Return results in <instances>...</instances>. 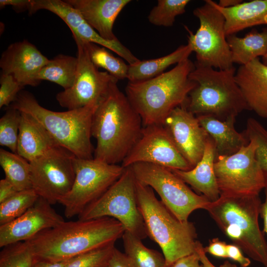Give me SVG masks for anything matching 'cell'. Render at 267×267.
<instances>
[{
  "label": "cell",
  "mask_w": 267,
  "mask_h": 267,
  "mask_svg": "<svg viewBox=\"0 0 267 267\" xmlns=\"http://www.w3.org/2000/svg\"><path fill=\"white\" fill-rule=\"evenodd\" d=\"M171 267H203L197 252L180 258Z\"/></svg>",
  "instance_id": "obj_42"
},
{
  "label": "cell",
  "mask_w": 267,
  "mask_h": 267,
  "mask_svg": "<svg viewBox=\"0 0 267 267\" xmlns=\"http://www.w3.org/2000/svg\"><path fill=\"white\" fill-rule=\"evenodd\" d=\"M262 203L259 195H221L205 210L234 244L254 261L267 267V242L259 223Z\"/></svg>",
  "instance_id": "obj_5"
},
{
  "label": "cell",
  "mask_w": 267,
  "mask_h": 267,
  "mask_svg": "<svg viewBox=\"0 0 267 267\" xmlns=\"http://www.w3.org/2000/svg\"><path fill=\"white\" fill-rule=\"evenodd\" d=\"M36 260L32 248L27 241L2 247L0 253V267H33Z\"/></svg>",
  "instance_id": "obj_34"
},
{
  "label": "cell",
  "mask_w": 267,
  "mask_h": 267,
  "mask_svg": "<svg viewBox=\"0 0 267 267\" xmlns=\"http://www.w3.org/2000/svg\"><path fill=\"white\" fill-rule=\"evenodd\" d=\"M0 165L5 177L19 191L32 188L29 161L17 153L0 149Z\"/></svg>",
  "instance_id": "obj_30"
},
{
  "label": "cell",
  "mask_w": 267,
  "mask_h": 267,
  "mask_svg": "<svg viewBox=\"0 0 267 267\" xmlns=\"http://www.w3.org/2000/svg\"><path fill=\"white\" fill-rule=\"evenodd\" d=\"M215 159L214 144L209 137L202 158L195 167L187 171H171L186 184L202 193L210 202H215L220 197L214 170Z\"/></svg>",
  "instance_id": "obj_22"
},
{
  "label": "cell",
  "mask_w": 267,
  "mask_h": 267,
  "mask_svg": "<svg viewBox=\"0 0 267 267\" xmlns=\"http://www.w3.org/2000/svg\"><path fill=\"white\" fill-rule=\"evenodd\" d=\"M72 259L61 262H49L37 260L33 267H66Z\"/></svg>",
  "instance_id": "obj_46"
},
{
  "label": "cell",
  "mask_w": 267,
  "mask_h": 267,
  "mask_svg": "<svg viewBox=\"0 0 267 267\" xmlns=\"http://www.w3.org/2000/svg\"><path fill=\"white\" fill-rule=\"evenodd\" d=\"M189 0H158L150 11L149 22L155 26L166 27L173 26L176 17L185 12Z\"/></svg>",
  "instance_id": "obj_33"
},
{
  "label": "cell",
  "mask_w": 267,
  "mask_h": 267,
  "mask_svg": "<svg viewBox=\"0 0 267 267\" xmlns=\"http://www.w3.org/2000/svg\"><path fill=\"white\" fill-rule=\"evenodd\" d=\"M49 61L32 43L24 40L10 44L0 59L1 73L10 75L22 86H38L37 76Z\"/></svg>",
  "instance_id": "obj_19"
},
{
  "label": "cell",
  "mask_w": 267,
  "mask_h": 267,
  "mask_svg": "<svg viewBox=\"0 0 267 267\" xmlns=\"http://www.w3.org/2000/svg\"><path fill=\"white\" fill-rule=\"evenodd\" d=\"M65 220L51 205L39 197L24 214L7 223L0 225V247L27 241Z\"/></svg>",
  "instance_id": "obj_18"
},
{
  "label": "cell",
  "mask_w": 267,
  "mask_h": 267,
  "mask_svg": "<svg viewBox=\"0 0 267 267\" xmlns=\"http://www.w3.org/2000/svg\"><path fill=\"white\" fill-rule=\"evenodd\" d=\"M39 198L31 188L19 191L0 203V225L10 222L22 216L36 203Z\"/></svg>",
  "instance_id": "obj_32"
},
{
  "label": "cell",
  "mask_w": 267,
  "mask_h": 267,
  "mask_svg": "<svg viewBox=\"0 0 267 267\" xmlns=\"http://www.w3.org/2000/svg\"><path fill=\"white\" fill-rule=\"evenodd\" d=\"M234 67L228 70L195 65L189 78L196 83L185 105L196 116H210L225 121L235 118L248 107L235 78Z\"/></svg>",
  "instance_id": "obj_7"
},
{
  "label": "cell",
  "mask_w": 267,
  "mask_h": 267,
  "mask_svg": "<svg viewBox=\"0 0 267 267\" xmlns=\"http://www.w3.org/2000/svg\"><path fill=\"white\" fill-rule=\"evenodd\" d=\"M98 103L56 112L42 106L33 94L21 90L10 107L32 117L58 146L77 158L91 159L94 150L91 142V124Z\"/></svg>",
  "instance_id": "obj_4"
},
{
  "label": "cell",
  "mask_w": 267,
  "mask_h": 267,
  "mask_svg": "<svg viewBox=\"0 0 267 267\" xmlns=\"http://www.w3.org/2000/svg\"><path fill=\"white\" fill-rule=\"evenodd\" d=\"M212 2L224 16L226 36L252 26L267 25V0L243 1L230 8H222L217 2Z\"/></svg>",
  "instance_id": "obj_25"
},
{
  "label": "cell",
  "mask_w": 267,
  "mask_h": 267,
  "mask_svg": "<svg viewBox=\"0 0 267 267\" xmlns=\"http://www.w3.org/2000/svg\"><path fill=\"white\" fill-rule=\"evenodd\" d=\"M237 152L216 158L214 170L220 196L258 195L266 187L265 178L255 157L253 140Z\"/></svg>",
  "instance_id": "obj_12"
},
{
  "label": "cell",
  "mask_w": 267,
  "mask_h": 267,
  "mask_svg": "<svg viewBox=\"0 0 267 267\" xmlns=\"http://www.w3.org/2000/svg\"><path fill=\"white\" fill-rule=\"evenodd\" d=\"M114 244L89 252L72 259L66 267H107Z\"/></svg>",
  "instance_id": "obj_37"
},
{
  "label": "cell",
  "mask_w": 267,
  "mask_h": 267,
  "mask_svg": "<svg viewBox=\"0 0 267 267\" xmlns=\"http://www.w3.org/2000/svg\"><path fill=\"white\" fill-rule=\"evenodd\" d=\"M240 248L236 245L227 244V257L237 262L241 267H248L251 264L250 260L245 257Z\"/></svg>",
  "instance_id": "obj_41"
},
{
  "label": "cell",
  "mask_w": 267,
  "mask_h": 267,
  "mask_svg": "<svg viewBox=\"0 0 267 267\" xmlns=\"http://www.w3.org/2000/svg\"><path fill=\"white\" fill-rule=\"evenodd\" d=\"M206 253L221 258H228L227 254V244L220 240L218 238H214L209 240V244L204 247Z\"/></svg>",
  "instance_id": "obj_39"
},
{
  "label": "cell",
  "mask_w": 267,
  "mask_h": 267,
  "mask_svg": "<svg viewBox=\"0 0 267 267\" xmlns=\"http://www.w3.org/2000/svg\"><path fill=\"white\" fill-rule=\"evenodd\" d=\"M75 177L68 193L59 202L64 207L67 219L78 217L97 200L122 175L125 168L118 164H110L91 159L75 157Z\"/></svg>",
  "instance_id": "obj_11"
},
{
  "label": "cell",
  "mask_w": 267,
  "mask_h": 267,
  "mask_svg": "<svg viewBox=\"0 0 267 267\" xmlns=\"http://www.w3.org/2000/svg\"><path fill=\"white\" fill-rule=\"evenodd\" d=\"M196 252L199 255L200 261L203 267H217L208 259L206 253L204 251V247L202 243L198 241ZM219 267H238L235 264H232L228 261H224Z\"/></svg>",
  "instance_id": "obj_44"
},
{
  "label": "cell",
  "mask_w": 267,
  "mask_h": 267,
  "mask_svg": "<svg viewBox=\"0 0 267 267\" xmlns=\"http://www.w3.org/2000/svg\"><path fill=\"white\" fill-rule=\"evenodd\" d=\"M125 229L117 220L103 217L64 221L27 241L36 259L61 262L114 244Z\"/></svg>",
  "instance_id": "obj_2"
},
{
  "label": "cell",
  "mask_w": 267,
  "mask_h": 267,
  "mask_svg": "<svg viewBox=\"0 0 267 267\" xmlns=\"http://www.w3.org/2000/svg\"><path fill=\"white\" fill-rule=\"evenodd\" d=\"M196 117L213 141L216 158L234 154L249 142L243 133L235 130V118L222 121L210 116Z\"/></svg>",
  "instance_id": "obj_23"
},
{
  "label": "cell",
  "mask_w": 267,
  "mask_h": 267,
  "mask_svg": "<svg viewBox=\"0 0 267 267\" xmlns=\"http://www.w3.org/2000/svg\"><path fill=\"white\" fill-rule=\"evenodd\" d=\"M233 63L246 65L265 55L267 51V27L259 32L252 30L243 37L227 36Z\"/></svg>",
  "instance_id": "obj_26"
},
{
  "label": "cell",
  "mask_w": 267,
  "mask_h": 267,
  "mask_svg": "<svg viewBox=\"0 0 267 267\" xmlns=\"http://www.w3.org/2000/svg\"><path fill=\"white\" fill-rule=\"evenodd\" d=\"M113 82L93 114L91 136L96 140L93 158L110 164L122 163L139 139L142 120L126 95Z\"/></svg>",
  "instance_id": "obj_1"
},
{
  "label": "cell",
  "mask_w": 267,
  "mask_h": 267,
  "mask_svg": "<svg viewBox=\"0 0 267 267\" xmlns=\"http://www.w3.org/2000/svg\"><path fill=\"white\" fill-rule=\"evenodd\" d=\"M31 0H0V7L3 8L7 5L11 6L14 9L19 11L27 10L31 6Z\"/></svg>",
  "instance_id": "obj_45"
},
{
  "label": "cell",
  "mask_w": 267,
  "mask_h": 267,
  "mask_svg": "<svg viewBox=\"0 0 267 267\" xmlns=\"http://www.w3.org/2000/svg\"><path fill=\"white\" fill-rule=\"evenodd\" d=\"M83 42L90 60L96 67L105 69L118 80L127 78L129 65L122 58L115 56L105 47L94 43Z\"/></svg>",
  "instance_id": "obj_31"
},
{
  "label": "cell",
  "mask_w": 267,
  "mask_h": 267,
  "mask_svg": "<svg viewBox=\"0 0 267 267\" xmlns=\"http://www.w3.org/2000/svg\"><path fill=\"white\" fill-rule=\"evenodd\" d=\"M138 163L153 164L170 170L192 169L163 125L143 126L139 139L121 165L126 168Z\"/></svg>",
  "instance_id": "obj_15"
},
{
  "label": "cell",
  "mask_w": 267,
  "mask_h": 267,
  "mask_svg": "<svg viewBox=\"0 0 267 267\" xmlns=\"http://www.w3.org/2000/svg\"><path fill=\"white\" fill-rule=\"evenodd\" d=\"M193 13L199 19V28L193 34L188 27H184L188 33L187 44L196 54L195 65L218 70L234 67L222 14L211 0H206L204 4L194 9Z\"/></svg>",
  "instance_id": "obj_9"
},
{
  "label": "cell",
  "mask_w": 267,
  "mask_h": 267,
  "mask_svg": "<svg viewBox=\"0 0 267 267\" xmlns=\"http://www.w3.org/2000/svg\"><path fill=\"white\" fill-rule=\"evenodd\" d=\"M163 125L178 150L193 168L201 160L210 137L197 117L185 105L174 109Z\"/></svg>",
  "instance_id": "obj_17"
},
{
  "label": "cell",
  "mask_w": 267,
  "mask_h": 267,
  "mask_svg": "<svg viewBox=\"0 0 267 267\" xmlns=\"http://www.w3.org/2000/svg\"><path fill=\"white\" fill-rule=\"evenodd\" d=\"M21 113L17 154L30 162L59 146L35 119Z\"/></svg>",
  "instance_id": "obj_24"
},
{
  "label": "cell",
  "mask_w": 267,
  "mask_h": 267,
  "mask_svg": "<svg viewBox=\"0 0 267 267\" xmlns=\"http://www.w3.org/2000/svg\"><path fill=\"white\" fill-rule=\"evenodd\" d=\"M0 108L14 102L24 88L13 76L2 73L0 77Z\"/></svg>",
  "instance_id": "obj_38"
},
{
  "label": "cell",
  "mask_w": 267,
  "mask_h": 267,
  "mask_svg": "<svg viewBox=\"0 0 267 267\" xmlns=\"http://www.w3.org/2000/svg\"><path fill=\"white\" fill-rule=\"evenodd\" d=\"M137 202L148 236L161 248L166 267L196 252L198 242L193 222L178 220L156 197L153 190L135 179Z\"/></svg>",
  "instance_id": "obj_6"
},
{
  "label": "cell",
  "mask_w": 267,
  "mask_h": 267,
  "mask_svg": "<svg viewBox=\"0 0 267 267\" xmlns=\"http://www.w3.org/2000/svg\"><path fill=\"white\" fill-rule=\"evenodd\" d=\"M77 9L104 39L118 40L113 33L116 19L130 0H65Z\"/></svg>",
  "instance_id": "obj_21"
},
{
  "label": "cell",
  "mask_w": 267,
  "mask_h": 267,
  "mask_svg": "<svg viewBox=\"0 0 267 267\" xmlns=\"http://www.w3.org/2000/svg\"><path fill=\"white\" fill-rule=\"evenodd\" d=\"M75 156L56 146L30 162L32 189L51 205L59 203L71 190L75 179Z\"/></svg>",
  "instance_id": "obj_13"
},
{
  "label": "cell",
  "mask_w": 267,
  "mask_h": 267,
  "mask_svg": "<svg viewBox=\"0 0 267 267\" xmlns=\"http://www.w3.org/2000/svg\"><path fill=\"white\" fill-rule=\"evenodd\" d=\"M21 113L10 107L0 119V145L17 153Z\"/></svg>",
  "instance_id": "obj_36"
},
{
  "label": "cell",
  "mask_w": 267,
  "mask_h": 267,
  "mask_svg": "<svg viewBox=\"0 0 267 267\" xmlns=\"http://www.w3.org/2000/svg\"><path fill=\"white\" fill-rule=\"evenodd\" d=\"M122 238L125 253L134 267H166L163 254L146 247L141 239L127 231Z\"/></svg>",
  "instance_id": "obj_29"
},
{
  "label": "cell",
  "mask_w": 267,
  "mask_h": 267,
  "mask_svg": "<svg viewBox=\"0 0 267 267\" xmlns=\"http://www.w3.org/2000/svg\"><path fill=\"white\" fill-rule=\"evenodd\" d=\"M193 52L191 46L180 45L171 53L159 58L140 60L129 65L127 79L129 82L148 80L164 73L169 66L188 58Z\"/></svg>",
  "instance_id": "obj_27"
},
{
  "label": "cell",
  "mask_w": 267,
  "mask_h": 267,
  "mask_svg": "<svg viewBox=\"0 0 267 267\" xmlns=\"http://www.w3.org/2000/svg\"><path fill=\"white\" fill-rule=\"evenodd\" d=\"M195 64L189 58L153 78L129 82L126 95L140 116L143 126L163 125L176 107L186 105L196 83L189 77Z\"/></svg>",
  "instance_id": "obj_3"
},
{
  "label": "cell",
  "mask_w": 267,
  "mask_h": 267,
  "mask_svg": "<svg viewBox=\"0 0 267 267\" xmlns=\"http://www.w3.org/2000/svg\"><path fill=\"white\" fill-rule=\"evenodd\" d=\"M248 141L256 143L255 157L263 172L267 186V130L258 121L253 118L248 119L246 128L243 133Z\"/></svg>",
  "instance_id": "obj_35"
},
{
  "label": "cell",
  "mask_w": 267,
  "mask_h": 267,
  "mask_svg": "<svg viewBox=\"0 0 267 267\" xmlns=\"http://www.w3.org/2000/svg\"><path fill=\"white\" fill-rule=\"evenodd\" d=\"M107 267H134L125 254L114 248Z\"/></svg>",
  "instance_id": "obj_40"
},
{
  "label": "cell",
  "mask_w": 267,
  "mask_h": 267,
  "mask_svg": "<svg viewBox=\"0 0 267 267\" xmlns=\"http://www.w3.org/2000/svg\"><path fill=\"white\" fill-rule=\"evenodd\" d=\"M242 0H220L218 5L222 8H230L242 3Z\"/></svg>",
  "instance_id": "obj_48"
},
{
  "label": "cell",
  "mask_w": 267,
  "mask_h": 267,
  "mask_svg": "<svg viewBox=\"0 0 267 267\" xmlns=\"http://www.w3.org/2000/svg\"><path fill=\"white\" fill-rule=\"evenodd\" d=\"M110 217L118 221L127 231L143 239L147 235L136 195L135 178L130 167L120 178L78 216L80 220Z\"/></svg>",
  "instance_id": "obj_8"
},
{
  "label": "cell",
  "mask_w": 267,
  "mask_h": 267,
  "mask_svg": "<svg viewBox=\"0 0 267 267\" xmlns=\"http://www.w3.org/2000/svg\"><path fill=\"white\" fill-rule=\"evenodd\" d=\"M262 62L267 66V51L265 55L262 57Z\"/></svg>",
  "instance_id": "obj_49"
},
{
  "label": "cell",
  "mask_w": 267,
  "mask_h": 267,
  "mask_svg": "<svg viewBox=\"0 0 267 267\" xmlns=\"http://www.w3.org/2000/svg\"><path fill=\"white\" fill-rule=\"evenodd\" d=\"M265 200L264 202L262 203L260 215L263 220V232L267 235V186L265 188Z\"/></svg>",
  "instance_id": "obj_47"
},
{
  "label": "cell",
  "mask_w": 267,
  "mask_h": 267,
  "mask_svg": "<svg viewBox=\"0 0 267 267\" xmlns=\"http://www.w3.org/2000/svg\"><path fill=\"white\" fill-rule=\"evenodd\" d=\"M248 107L261 118L267 119V66L259 58L240 66L235 75Z\"/></svg>",
  "instance_id": "obj_20"
},
{
  "label": "cell",
  "mask_w": 267,
  "mask_h": 267,
  "mask_svg": "<svg viewBox=\"0 0 267 267\" xmlns=\"http://www.w3.org/2000/svg\"><path fill=\"white\" fill-rule=\"evenodd\" d=\"M135 179L150 187L161 201L179 221L186 222L191 213L206 208L210 201L203 195L194 192L171 170L145 163H138L129 167Z\"/></svg>",
  "instance_id": "obj_10"
},
{
  "label": "cell",
  "mask_w": 267,
  "mask_h": 267,
  "mask_svg": "<svg viewBox=\"0 0 267 267\" xmlns=\"http://www.w3.org/2000/svg\"><path fill=\"white\" fill-rule=\"evenodd\" d=\"M41 9L49 11L60 17L70 29L73 37L105 47L124 59L129 65L140 61L119 40L109 41L102 38L80 13L65 0H31L29 13L32 14Z\"/></svg>",
  "instance_id": "obj_16"
},
{
  "label": "cell",
  "mask_w": 267,
  "mask_h": 267,
  "mask_svg": "<svg viewBox=\"0 0 267 267\" xmlns=\"http://www.w3.org/2000/svg\"><path fill=\"white\" fill-rule=\"evenodd\" d=\"M77 57L59 54L52 59L40 71L37 80L48 81L58 84L64 89L73 85L78 69Z\"/></svg>",
  "instance_id": "obj_28"
},
{
  "label": "cell",
  "mask_w": 267,
  "mask_h": 267,
  "mask_svg": "<svg viewBox=\"0 0 267 267\" xmlns=\"http://www.w3.org/2000/svg\"><path fill=\"white\" fill-rule=\"evenodd\" d=\"M18 191L6 178L0 180V203L9 199Z\"/></svg>",
  "instance_id": "obj_43"
},
{
  "label": "cell",
  "mask_w": 267,
  "mask_h": 267,
  "mask_svg": "<svg viewBox=\"0 0 267 267\" xmlns=\"http://www.w3.org/2000/svg\"><path fill=\"white\" fill-rule=\"evenodd\" d=\"M73 37L77 47V74L72 87L59 92L56 96L59 104L67 110L98 103L111 84L119 81L107 72L99 71L90 60L84 42Z\"/></svg>",
  "instance_id": "obj_14"
}]
</instances>
